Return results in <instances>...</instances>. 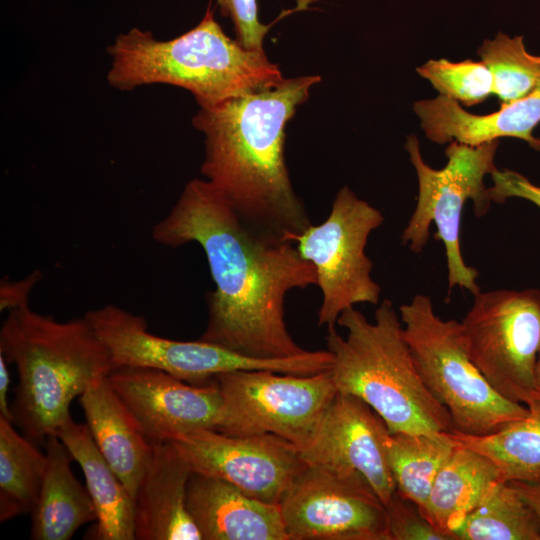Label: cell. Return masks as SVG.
I'll list each match as a JSON object with an SVG mask.
<instances>
[{
    "label": "cell",
    "instance_id": "cell-1",
    "mask_svg": "<svg viewBox=\"0 0 540 540\" xmlns=\"http://www.w3.org/2000/svg\"><path fill=\"white\" fill-rule=\"evenodd\" d=\"M152 237L168 247L194 242L204 251L215 289L207 295L201 340L259 359L308 351L294 341L285 322L287 294L317 285L314 265L295 243L251 228L206 179L185 185Z\"/></svg>",
    "mask_w": 540,
    "mask_h": 540
},
{
    "label": "cell",
    "instance_id": "cell-2",
    "mask_svg": "<svg viewBox=\"0 0 540 540\" xmlns=\"http://www.w3.org/2000/svg\"><path fill=\"white\" fill-rule=\"evenodd\" d=\"M320 76L277 85L200 108L193 126L204 135L201 173L242 220L272 238L293 242L312 225L285 160L286 125Z\"/></svg>",
    "mask_w": 540,
    "mask_h": 540
},
{
    "label": "cell",
    "instance_id": "cell-3",
    "mask_svg": "<svg viewBox=\"0 0 540 540\" xmlns=\"http://www.w3.org/2000/svg\"><path fill=\"white\" fill-rule=\"evenodd\" d=\"M0 354L18 374L12 422L35 442L56 434L71 417L72 401L114 369L85 317L60 322L29 306L8 312Z\"/></svg>",
    "mask_w": 540,
    "mask_h": 540
},
{
    "label": "cell",
    "instance_id": "cell-4",
    "mask_svg": "<svg viewBox=\"0 0 540 540\" xmlns=\"http://www.w3.org/2000/svg\"><path fill=\"white\" fill-rule=\"evenodd\" d=\"M111 62L106 79L119 91L166 84L188 90L200 108L259 91L284 80L264 51L230 38L207 8L201 21L170 40H158L134 27L107 46Z\"/></svg>",
    "mask_w": 540,
    "mask_h": 540
},
{
    "label": "cell",
    "instance_id": "cell-5",
    "mask_svg": "<svg viewBox=\"0 0 540 540\" xmlns=\"http://www.w3.org/2000/svg\"><path fill=\"white\" fill-rule=\"evenodd\" d=\"M327 327L330 369L338 393L369 405L391 433L433 434L454 430L448 410L426 388L403 335L393 303L385 299L369 321L355 307Z\"/></svg>",
    "mask_w": 540,
    "mask_h": 540
},
{
    "label": "cell",
    "instance_id": "cell-6",
    "mask_svg": "<svg viewBox=\"0 0 540 540\" xmlns=\"http://www.w3.org/2000/svg\"><path fill=\"white\" fill-rule=\"evenodd\" d=\"M399 316L420 377L448 410L454 430L489 434L527 415V406L506 399L489 384L467 352L461 323L437 316L428 296H414L400 306Z\"/></svg>",
    "mask_w": 540,
    "mask_h": 540
},
{
    "label": "cell",
    "instance_id": "cell-7",
    "mask_svg": "<svg viewBox=\"0 0 540 540\" xmlns=\"http://www.w3.org/2000/svg\"><path fill=\"white\" fill-rule=\"evenodd\" d=\"M498 145L499 140L478 146L452 141L445 151L446 165L437 170L423 160L416 135L407 137L405 149L417 174L419 193L401 239L412 252L419 253L429 239L431 223H435V238L445 248L449 290L459 286L473 295L480 292L476 282L478 271L468 266L461 254V218L467 200L473 201L476 216L488 212L492 199L484 177L497 171Z\"/></svg>",
    "mask_w": 540,
    "mask_h": 540
},
{
    "label": "cell",
    "instance_id": "cell-8",
    "mask_svg": "<svg viewBox=\"0 0 540 540\" xmlns=\"http://www.w3.org/2000/svg\"><path fill=\"white\" fill-rule=\"evenodd\" d=\"M222 398L216 430L276 435L299 451L317 435L338 391L330 370L311 375L237 370L215 377Z\"/></svg>",
    "mask_w": 540,
    "mask_h": 540
},
{
    "label": "cell",
    "instance_id": "cell-9",
    "mask_svg": "<svg viewBox=\"0 0 540 540\" xmlns=\"http://www.w3.org/2000/svg\"><path fill=\"white\" fill-rule=\"evenodd\" d=\"M84 317L108 350L114 369L151 368L200 385L213 381L219 374L237 370L310 375L319 368L318 357L312 351L290 358L259 359L201 339L179 341L160 337L148 330L144 317L113 304L89 310Z\"/></svg>",
    "mask_w": 540,
    "mask_h": 540
},
{
    "label": "cell",
    "instance_id": "cell-10",
    "mask_svg": "<svg viewBox=\"0 0 540 540\" xmlns=\"http://www.w3.org/2000/svg\"><path fill=\"white\" fill-rule=\"evenodd\" d=\"M383 222L380 210L344 186L328 217L294 237L299 254L315 267L322 294L319 327L335 326L340 315L357 304L379 302L381 287L371 277L373 263L365 248Z\"/></svg>",
    "mask_w": 540,
    "mask_h": 540
},
{
    "label": "cell",
    "instance_id": "cell-11",
    "mask_svg": "<svg viewBox=\"0 0 540 540\" xmlns=\"http://www.w3.org/2000/svg\"><path fill=\"white\" fill-rule=\"evenodd\" d=\"M460 323L471 360L500 395L525 406L538 396V289L480 291Z\"/></svg>",
    "mask_w": 540,
    "mask_h": 540
},
{
    "label": "cell",
    "instance_id": "cell-12",
    "mask_svg": "<svg viewBox=\"0 0 540 540\" xmlns=\"http://www.w3.org/2000/svg\"><path fill=\"white\" fill-rule=\"evenodd\" d=\"M279 504L289 540H390L386 506L355 470L308 464Z\"/></svg>",
    "mask_w": 540,
    "mask_h": 540
},
{
    "label": "cell",
    "instance_id": "cell-13",
    "mask_svg": "<svg viewBox=\"0 0 540 540\" xmlns=\"http://www.w3.org/2000/svg\"><path fill=\"white\" fill-rule=\"evenodd\" d=\"M170 442L192 472L224 480L270 503L279 504L308 465L296 446L273 434L234 436L199 429Z\"/></svg>",
    "mask_w": 540,
    "mask_h": 540
},
{
    "label": "cell",
    "instance_id": "cell-14",
    "mask_svg": "<svg viewBox=\"0 0 540 540\" xmlns=\"http://www.w3.org/2000/svg\"><path fill=\"white\" fill-rule=\"evenodd\" d=\"M107 380L151 443L219 424L222 398L215 379L196 385L160 370L124 367Z\"/></svg>",
    "mask_w": 540,
    "mask_h": 540
},
{
    "label": "cell",
    "instance_id": "cell-15",
    "mask_svg": "<svg viewBox=\"0 0 540 540\" xmlns=\"http://www.w3.org/2000/svg\"><path fill=\"white\" fill-rule=\"evenodd\" d=\"M389 432L364 401L337 393L317 435L301 455L310 465L361 473L386 506L397 492L386 454Z\"/></svg>",
    "mask_w": 540,
    "mask_h": 540
},
{
    "label": "cell",
    "instance_id": "cell-16",
    "mask_svg": "<svg viewBox=\"0 0 540 540\" xmlns=\"http://www.w3.org/2000/svg\"><path fill=\"white\" fill-rule=\"evenodd\" d=\"M186 505L202 540H289L280 504L224 480L192 472Z\"/></svg>",
    "mask_w": 540,
    "mask_h": 540
},
{
    "label": "cell",
    "instance_id": "cell-17",
    "mask_svg": "<svg viewBox=\"0 0 540 540\" xmlns=\"http://www.w3.org/2000/svg\"><path fill=\"white\" fill-rule=\"evenodd\" d=\"M414 112L426 137L437 144L456 141L478 146L503 137L517 138L540 151L533 132L540 124V81L525 97L502 104L492 113L476 115L443 95L414 103Z\"/></svg>",
    "mask_w": 540,
    "mask_h": 540
},
{
    "label": "cell",
    "instance_id": "cell-18",
    "mask_svg": "<svg viewBox=\"0 0 540 540\" xmlns=\"http://www.w3.org/2000/svg\"><path fill=\"white\" fill-rule=\"evenodd\" d=\"M191 473L171 442L152 443L134 498L135 540H202L186 505Z\"/></svg>",
    "mask_w": 540,
    "mask_h": 540
},
{
    "label": "cell",
    "instance_id": "cell-19",
    "mask_svg": "<svg viewBox=\"0 0 540 540\" xmlns=\"http://www.w3.org/2000/svg\"><path fill=\"white\" fill-rule=\"evenodd\" d=\"M79 398L97 447L135 498L151 457L152 443L107 377L94 382Z\"/></svg>",
    "mask_w": 540,
    "mask_h": 540
},
{
    "label": "cell",
    "instance_id": "cell-20",
    "mask_svg": "<svg viewBox=\"0 0 540 540\" xmlns=\"http://www.w3.org/2000/svg\"><path fill=\"white\" fill-rule=\"evenodd\" d=\"M81 467L96 513L100 540H135L134 498L97 447L87 424L69 417L56 434Z\"/></svg>",
    "mask_w": 540,
    "mask_h": 540
},
{
    "label": "cell",
    "instance_id": "cell-21",
    "mask_svg": "<svg viewBox=\"0 0 540 540\" xmlns=\"http://www.w3.org/2000/svg\"><path fill=\"white\" fill-rule=\"evenodd\" d=\"M46 471L37 503L31 513L30 538L69 540L97 513L87 487L71 469L72 456L57 435L45 440Z\"/></svg>",
    "mask_w": 540,
    "mask_h": 540
},
{
    "label": "cell",
    "instance_id": "cell-22",
    "mask_svg": "<svg viewBox=\"0 0 540 540\" xmlns=\"http://www.w3.org/2000/svg\"><path fill=\"white\" fill-rule=\"evenodd\" d=\"M454 446L421 510L451 540H454V530L465 517L503 482L498 469L489 459L472 449Z\"/></svg>",
    "mask_w": 540,
    "mask_h": 540
},
{
    "label": "cell",
    "instance_id": "cell-23",
    "mask_svg": "<svg viewBox=\"0 0 540 540\" xmlns=\"http://www.w3.org/2000/svg\"><path fill=\"white\" fill-rule=\"evenodd\" d=\"M528 413L496 432L484 435L445 432L454 444L489 459L505 482L540 483V397L527 405Z\"/></svg>",
    "mask_w": 540,
    "mask_h": 540
},
{
    "label": "cell",
    "instance_id": "cell-24",
    "mask_svg": "<svg viewBox=\"0 0 540 540\" xmlns=\"http://www.w3.org/2000/svg\"><path fill=\"white\" fill-rule=\"evenodd\" d=\"M46 453L0 417V521L31 514L41 491Z\"/></svg>",
    "mask_w": 540,
    "mask_h": 540
},
{
    "label": "cell",
    "instance_id": "cell-25",
    "mask_svg": "<svg viewBox=\"0 0 540 540\" xmlns=\"http://www.w3.org/2000/svg\"><path fill=\"white\" fill-rule=\"evenodd\" d=\"M385 446L396 491L422 510L437 474L455 448L454 444L445 432H389Z\"/></svg>",
    "mask_w": 540,
    "mask_h": 540
},
{
    "label": "cell",
    "instance_id": "cell-26",
    "mask_svg": "<svg viewBox=\"0 0 540 540\" xmlns=\"http://www.w3.org/2000/svg\"><path fill=\"white\" fill-rule=\"evenodd\" d=\"M454 540H540L538 518L510 482H500L453 532Z\"/></svg>",
    "mask_w": 540,
    "mask_h": 540
},
{
    "label": "cell",
    "instance_id": "cell-27",
    "mask_svg": "<svg viewBox=\"0 0 540 540\" xmlns=\"http://www.w3.org/2000/svg\"><path fill=\"white\" fill-rule=\"evenodd\" d=\"M478 55L492 75L500 105L525 97L540 81V55L526 50L523 36L499 33L482 43Z\"/></svg>",
    "mask_w": 540,
    "mask_h": 540
},
{
    "label": "cell",
    "instance_id": "cell-28",
    "mask_svg": "<svg viewBox=\"0 0 540 540\" xmlns=\"http://www.w3.org/2000/svg\"><path fill=\"white\" fill-rule=\"evenodd\" d=\"M416 71L428 80L440 95L466 107L482 103L493 94L492 75L482 61L467 59L451 62L447 59H431Z\"/></svg>",
    "mask_w": 540,
    "mask_h": 540
},
{
    "label": "cell",
    "instance_id": "cell-29",
    "mask_svg": "<svg viewBox=\"0 0 540 540\" xmlns=\"http://www.w3.org/2000/svg\"><path fill=\"white\" fill-rule=\"evenodd\" d=\"M390 540H451L412 501L398 492L386 505Z\"/></svg>",
    "mask_w": 540,
    "mask_h": 540
},
{
    "label": "cell",
    "instance_id": "cell-30",
    "mask_svg": "<svg viewBox=\"0 0 540 540\" xmlns=\"http://www.w3.org/2000/svg\"><path fill=\"white\" fill-rule=\"evenodd\" d=\"M223 16L234 26L236 39L245 48L264 51L263 41L270 27L259 21L257 0H216Z\"/></svg>",
    "mask_w": 540,
    "mask_h": 540
},
{
    "label": "cell",
    "instance_id": "cell-31",
    "mask_svg": "<svg viewBox=\"0 0 540 540\" xmlns=\"http://www.w3.org/2000/svg\"><path fill=\"white\" fill-rule=\"evenodd\" d=\"M41 278V272L35 270L20 280L2 279L0 283V310L11 311L29 306V296Z\"/></svg>",
    "mask_w": 540,
    "mask_h": 540
},
{
    "label": "cell",
    "instance_id": "cell-32",
    "mask_svg": "<svg viewBox=\"0 0 540 540\" xmlns=\"http://www.w3.org/2000/svg\"><path fill=\"white\" fill-rule=\"evenodd\" d=\"M7 361L0 354V417L12 422L11 406L8 404V392L11 383Z\"/></svg>",
    "mask_w": 540,
    "mask_h": 540
},
{
    "label": "cell",
    "instance_id": "cell-33",
    "mask_svg": "<svg viewBox=\"0 0 540 540\" xmlns=\"http://www.w3.org/2000/svg\"><path fill=\"white\" fill-rule=\"evenodd\" d=\"M534 510L540 525V483L509 481Z\"/></svg>",
    "mask_w": 540,
    "mask_h": 540
},
{
    "label": "cell",
    "instance_id": "cell-34",
    "mask_svg": "<svg viewBox=\"0 0 540 540\" xmlns=\"http://www.w3.org/2000/svg\"><path fill=\"white\" fill-rule=\"evenodd\" d=\"M517 196L533 202L540 208V186H535L529 180L523 179L519 182Z\"/></svg>",
    "mask_w": 540,
    "mask_h": 540
},
{
    "label": "cell",
    "instance_id": "cell-35",
    "mask_svg": "<svg viewBox=\"0 0 540 540\" xmlns=\"http://www.w3.org/2000/svg\"><path fill=\"white\" fill-rule=\"evenodd\" d=\"M535 387L537 395L540 397V349L538 352L536 365H535Z\"/></svg>",
    "mask_w": 540,
    "mask_h": 540
}]
</instances>
